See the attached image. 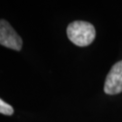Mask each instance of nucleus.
Masks as SVG:
<instances>
[{
    "label": "nucleus",
    "instance_id": "nucleus-1",
    "mask_svg": "<svg viewBox=\"0 0 122 122\" xmlns=\"http://www.w3.org/2000/svg\"><path fill=\"white\" fill-rule=\"evenodd\" d=\"M67 36L75 45L84 47L90 45L94 41L96 31L91 23L74 21L67 27Z\"/></svg>",
    "mask_w": 122,
    "mask_h": 122
},
{
    "label": "nucleus",
    "instance_id": "nucleus-2",
    "mask_svg": "<svg viewBox=\"0 0 122 122\" xmlns=\"http://www.w3.org/2000/svg\"><path fill=\"white\" fill-rule=\"evenodd\" d=\"M0 44L15 51L22 49V38L6 20H0Z\"/></svg>",
    "mask_w": 122,
    "mask_h": 122
},
{
    "label": "nucleus",
    "instance_id": "nucleus-3",
    "mask_svg": "<svg viewBox=\"0 0 122 122\" xmlns=\"http://www.w3.org/2000/svg\"><path fill=\"white\" fill-rule=\"evenodd\" d=\"M104 92L109 95H115L122 92V61L116 62L107 75Z\"/></svg>",
    "mask_w": 122,
    "mask_h": 122
},
{
    "label": "nucleus",
    "instance_id": "nucleus-4",
    "mask_svg": "<svg viewBox=\"0 0 122 122\" xmlns=\"http://www.w3.org/2000/svg\"><path fill=\"white\" fill-rule=\"evenodd\" d=\"M0 113L6 116H10L14 114V109L12 108V106L6 103L2 99H0Z\"/></svg>",
    "mask_w": 122,
    "mask_h": 122
}]
</instances>
